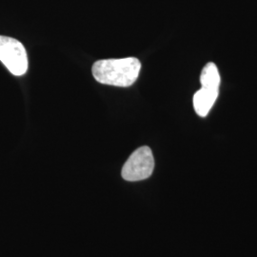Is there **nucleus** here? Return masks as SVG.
Here are the masks:
<instances>
[{
    "label": "nucleus",
    "mask_w": 257,
    "mask_h": 257,
    "mask_svg": "<svg viewBox=\"0 0 257 257\" xmlns=\"http://www.w3.org/2000/svg\"><path fill=\"white\" fill-rule=\"evenodd\" d=\"M141 63L136 57L98 60L92 65V75L97 82L116 87H128L137 81Z\"/></svg>",
    "instance_id": "f257e3e1"
},
{
    "label": "nucleus",
    "mask_w": 257,
    "mask_h": 257,
    "mask_svg": "<svg viewBox=\"0 0 257 257\" xmlns=\"http://www.w3.org/2000/svg\"><path fill=\"white\" fill-rule=\"evenodd\" d=\"M0 61L11 74L20 76L28 70L27 53L19 40L0 36Z\"/></svg>",
    "instance_id": "f03ea898"
},
{
    "label": "nucleus",
    "mask_w": 257,
    "mask_h": 257,
    "mask_svg": "<svg viewBox=\"0 0 257 257\" xmlns=\"http://www.w3.org/2000/svg\"><path fill=\"white\" fill-rule=\"evenodd\" d=\"M155 168L152 150L147 146L138 148L123 166L122 177L127 181H140L149 178Z\"/></svg>",
    "instance_id": "7ed1b4c3"
},
{
    "label": "nucleus",
    "mask_w": 257,
    "mask_h": 257,
    "mask_svg": "<svg viewBox=\"0 0 257 257\" xmlns=\"http://www.w3.org/2000/svg\"><path fill=\"white\" fill-rule=\"evenodd\" d=\"M218 93L219 90L201 87V89L198 90L193 95V108L195 112L201 117L207 116V114L216 101Z\"/></svg>",
    "instance_id": "20e7f679"
},
{
    "label": "nucleus",
    "mask_w": 257,
    "mask_h": 257,
    "mask_svg": "<svg viewBox=\"0 0 257 257\" xmlns=\"http://www.w3.org/2000/svg\"><path fill=\"white\" fill-rule=\"evenodd\" d=\"M200 83L202 88L219 90L220 74L214 63H208L203 68L200 75Z\"/></svg>",
    "instance_id": "39448f33"
}]
</instances>
